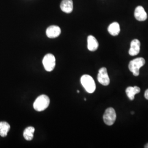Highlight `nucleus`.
<instances>
[{
  "label": "nucleus",
  "mask_w": 148,
  "mask_h": 148,
  "mask_svg": "<svg viewBox=\"0 0 148 148\" xmlns=\"http://www.w3.org/2000/svg\"><path fill=\"white\" fill-rule=\"evenodd\" d=\"M50 103V99L47 95H42L38 97L34 103V108L37 111H42L46 109Z\"/></svg>",
  "instance_id": "nucleus-1"
},
{
  "label": "nucleus",
  "mask_w": 148,
  "mask_h": 148,
  "mask_svg": "<svg viewBox=\"0 0 148 148\" xmlns=\"http://www.w3.org/2000/svg\"><path fill=\"white\" fill-rule=\"evenodd\" d=\"M81 83L85 90L89 93H92L96 88L95 80L88 75H84L81 77Z\"/></svg>",
  "instance_id": "nucleus-2"
},
{
  "label": "nucleus",
  "mask_w": 148,
  "mask_h": 148,
  "mask_svg": "<svg viewBox=\"0 0 148 148\" xmlns=\"http://www.w3.org/2000/svg\"><path fill=\"white\" fill-rule=\"evenodd\" d=\"M145 63V60L143 58H137L131 60L128 65V68L134 76H138L139 75V69Z\"/></svg>",
  "instance_id": "nucleus-3"
},
{
  "label": "nucleus",
  "mask_w": 148,
  "mask_h": 148,
  "mask_svg": "<svg viewBox=\"0 0 148 148\" xmlns=\"http://www.w3.org/2000/svg\"><path fill=\"white\" fill-rule=\"evenodd\" d=\"M116 119V114L112 108H109L106 110L104 115L103 120L106 125L108 126L112 125Z\"/></svg>",
  "instance_id": "nucleus-4"
},
{
  "label": "nucleus",
  "mask_w": 148,
  "mask_h": 148,
  "mask_svg": "<svg viewBox=\"0 0 148 148\" xmlns=\"http://www.w3.org/2000/svg\"><path fill=\"white\" fill-rule=\"evenodd\" d=\"M42 63L46 71L48 72L52 71L56 66V58L52 54L48 53L44 57Z\"/></svg>",
  "instance_id": "nucleus-5"
},
{
  "label": "nucleus",
  "mask_w": 148,
  "mask_h": 148,
  "mask_svg": "<svg viewBox=\"0 0 148 148\" xmlns=\"http://www.w3.org/2000/svg\"><path fill=\"white\" fill-rule=\"evenodd\" d=\"M97 79L98 82L103 86H108L110 84V79L107 72V69L105 67H103L99 69Z\"/></svg>",
  "instance_id": "nucleus-6"
},
{
  "label": "nucleus",
  "mask_w": 148,
  "mask_h": 148,
  "mask_svg": "<svg viewBox=\"0 0 148 148\" xmlns=\"http://www.w3.org/2000/svg\"><path fill=\"white\" fill-rule=\"evenodd\" d=\"M134 16L138 21H143L147 20L148 15L143 7L139 5L135 9Z\"/></svg>",
  "instance_id": "nucleus-7"
},
{
  "label": "nucleus",
  "mask_w": 148,
  "mask_h": 148,
  "mask_svg": "<svg viewBox=\"0 0 148 148\" xmlns=\"http://www.w3.org/2000/svg\"><path fill=\"white\" fill-rule=\"evenodd\" d=\"M46 35L48 38H54L58 37L61 34V29L57 25H51L46 30Z\"/></svg>",
  "instance_id": "nucleus-8"
},
{
  "label": "nucleus",
  "mask_w": 148,
  "mask_h": 148,
  "mask_svg": "<svg viewBox=\"0 0 148 148\" xmlns=\"http://www.w3.org/2000/svg\"><path fill=\"white\" fill-rule=\"evenodd\" d=\"M140 42L137 39H134L131 43V47L129 50V54L131 56L137 55L140 52Z\"/></svg>",
  "instance_id": "nucleus-9"
},
{
  "label": "nucleus",
  "mask_w": 148,
  "mask_h": 148,
  "mask_svg": "<svg viewBox=\"0 0 148 148\" xmlns=\"http://www.w3.org/2000/svg\"><path fill=\"white\" fill-rule=\"evenodd\" d=\"M73 0H63L60 3L61 10L66 13H71L73 11Z\"/></svg>",
  "instance_id": "nucleus-10"
},
{
  "label": "nucleus",
  "mask_w": 148,
  "mask_h": 148,
  "mask_svg": "<svg viewBox=\"0 0 148 148\" xmlns=\"http://www.w3.org/2000/svg\"><path fill=\"white\" fill-rule=\"evenodd\" d=\"M99 46V43L97 39L92 35H90L87 38V48L90 51H95Z\"/></svg>",
  "instance_id": "nucleus-11"
},
{
  "label": "nucleus",
  "mask_w": 148,
  "mask_h": 148,
  "mask_svg": "<svg viewBox=\"0 0 148 148\" xmlns=\"http://www.w3.org/2000/svg\"><path fill=\"white\" fill-rule=\"evenodd\" d=\"M140 92V88L137 86L128 87L126 90V93L131 101L134 99V96Z\"/></svg>",
  "instance_id": "nucleus-12"
},
{
  "label": "nucleus",
  "mask_w": 148,
  "mask_h": 148,
  "mask_svg": "<svg viewBox=\"0 0 148 148\" xmlns=\"http://www.w3.org/2000/svg\"><path fill=\"white\" fill-rule=\"evenodd\" d=\"M108 32L112 36H117L120 32V25L117 22H114L108 27Z\"/></svg>",
  "instance_id": "nucleus-13"
},
{
  "label": "nucleus",
  "mask_w": 148,
  "mask_h": 148,
  "mask_svg": "<svg viewBox=\"0 0 148 148\" xmlns=\"http://www.w3.org/2000/svg\"><path fill=\"white\" fill-rule=\"evenodd\" d=\"M10 125L6 122H0V136L5 137L7 136V133L10 130Z\"/></svg>",
  "instance_id": "nucleus-14"
},
{
  "label": "nucleus",
  "mask_w": 148,
  "mask_h": 148,
  "mask_svg": "<svg viewBox=\"0 0 148 148\" xmlns=\"http://www.w3.org/2000/svg\"><path fill=\"white\" fill-rule=\"evenodd\" d=\"M35 132V128L33 127H28L24 130L23 133V136L27 140H32L34 138V133Z\"/></svg>",
  "instance_id": "nucleus-15"
},
{
  "label": "nucleus",
  "mask_w": 148,
  "mask_h": 148,
  "mask_svg": "<svg viewBox=\"0 0 148 148\" xmlns=\"http://www.w3.org/2000/svg\"><path fill=\"white\" fill-rule=\"evenodd\" d=\"M144 97H145V98L147 99H148V89H147V90H145V94H144Z\"/></svg>",
  "instance_id": "nucleus-16"
},
{
  "label": "nucleus",
  "mask_w": 148,
  "mask_h": 148,
  "mask_svg": "<svg viewBox=\"0 0 148 148\" xmlns=\"http://www.w3.org/2000/svg\"><path fill=\"white\" fill-rule=\"evenodd\" d=\"M144 148H148V143H147L145 145V147H144Z\"/></svg>",
  "instance_id": "nucleus-17"
}]
</instances>
